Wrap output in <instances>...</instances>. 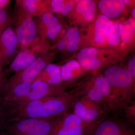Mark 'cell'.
<instances>
[{
	"mask_svg": "<svg viewBox=\"0 0 135 135\" xmlns=\"http://www.w3.org/2000/svg\"><path fill=\"white\" fill-rule=\"evenodd\" d=\"M77 95L74 90L49 96L22 105H13L12 118H44L63 116L72 109Z\"/></svg>",
	"mask_w": 135,
	"mask_h": 135,
	"instance_id": "obj_1",
	"label": "cell"
},
{
	"mask_svg": "<svg viewBox=\"0 0 135 135\" xmlns=\"http://www.w3.org/2000/svg\"><path fill=\"white\" fill-rule=\"evenodd\" d=\"M61 116L44 118H12L6 126V134L50 135Z\"/></svg>",
	"mask_w": 135,
	"mask_h": 135,
	"instance_id": "obj_2",
	"label": "cell"
},
{
	"mask_svg": "<svg viewBox=\"0 0 135 135\" xmlns=\"http://www.w3.org/2000/svg\"><path fill=\"white\" fill-rule=\"evenodd\" d=\"M99 122H88L69 112L60 117L50 135H91Z\"/></svg>",
	"mask_w": 135,
	"mask_h": 135,
	"instance_id": "obj_3",
	"label": "cell"
},
{
	"mask_svg": "<svg viewBox=\"0 0 135 135\" xmlns=\"http://www.w3.org/2000/svg\"><path fill=\"white\" fill-rule=\"evenodd\" d=\"M73 113L83 120L89 122H95L104 118L108 110L101 103L92 101L83 96L77 97L74 102Z\"/></svg>",
	"mask_w": 135,
	"mask_h": 135,
	"instance_id": "obj_4",
	"label": "cell"
},
{
	"mask_svg": "<svg viewBox=\"0 0 135 135\" xmlns=\"http://www.w3.org/2000/svg\"><path fill=\"white\" fill-rule=\"evenodd\" d=\"M66 89L64 86L60 84H50L35 80L31 83V89L28 95L16 105H22L47 96L57 95L65 92Z\"/></svg>",
	"mask_w": 135,
	"mask_h": 135,
	"instance_id": "obj_5",
	"label": "cell"
},
{
	"mask_svg": "<svg viewBox=\"0 0 135 135\" xmlns=\"http://www.w3.org/2000/svg\"><path fill=\"white\" fill-rule=\"evenodd\" d=\"M91 135H135L134 129L120 120L102 119Z\"/></svg>",
	"mask_w": 135,
	"mask_h": 135,
	"instance_id": "obj_6",
	"label": "cell"
},
{
	"mask_svg": "<svg viewBox=\"0 0 135 135\" xmlns=\"http://www.w3.org/2000/svg\"><path fill=\"white\" fill-rule=\"evenodd\" d=\"M47 65L46 61L42 59H36L27 67L11 78L5 88L22 82L31 83Z\"/></svg>",
	"mask_w": 135,
	"mask_h": 135,
	"instance_id": "obj_7",
	"label": "cell"
},
{
	"mask_svg": "<svg viewBox=\"0 0 135 135\" xmlns=\"http://www.w3.org/2000/svg\"><path fill=\"white\" fill-rule=\"evenodd\" d=\"M16 35L12 29L7 27L0 37V70L7 63L17 45Z\"/></svg>",
	"mask_w": 135,
	"mask_h": 135,
	"instance_id": "obj_8",
	"label": "cell"
},
{
	"mask_svg": "<svg viewBox=\"0 0 135 135\" xmlns=\"http://www.w3.org/2000/svg\"><path fill=\"white\" fill-rule=\"evenodd\" d=\"M31 89V83L22 82L5 88L3 99L9 105H16L25 99Z\"/></svg>",
	"mask_w": 135,
	"mask_h": 135,
	"instance_id": "obj_9",
	"label": "cell"
},
{
	"mask_svg": "<svg viewBox=\"0 0 135 135\" xmlns=\"http://www.w3.org/2000/svg\"><path fill=\"white\" fill-rule=\"evenodd\" d=\"M16 35L18 42L22 45H26L35 40L36 30L32 18H26L18 27Z\"/></svg>",
	"mask_w": 135,
	"mask_h": 135,
	"instance_id": "obj_10",
	"label": "cell"
},
{
	"mask_svg": "<svg viewBox=\"0 0 135 135\" xmlns=\"http://www.w3.org/2000/svg\"><path fill=\"white\" fill-rule=\"evenodd\" d=\"M98 51L94 47H88L78 53L77 58L80 65L87 70H96L102 64L101 60L97 58Z\"/></svg>",
	"mask_w": 135,
	"mask_h": 135,
	"instance_id": "obj_11",
	"label": "cell"
},
{
	"mask_svg": "<svg viewBox=\"0 0 135 135\" xmlns=\"http://www.w3.org/2000/svg\"><path fill=\"white\" fill-rule=\"evenodd\" d=\"M125 7L122 0H102L100 1L98 7L103 15L108 18H113L121 14Z\"/></svg>",
	"mask_w": 135,
	"mask_h": 135,
	"instance_id": "obj_12",
	"label": "cell"
},
{
	"mask_svg": "<svg viewBox=\"0 0 135 135\" xmlns=\"http://www.w3.org/2000/svg\"><path fill=\"white\" fill-rule=\"evenodd\" d=\"M60 69L58 66L49 64L39 73L34 80H39L51 84H60L62 81Z\"/></svg>",
	"mask_w": 135,
	"mask_h": 135,
	"instance_id": "obj_13",
	"label": "cell"
},
{
	"mask_svg": "<svg viewBox=\"0 0 135 135\" xmlns=\"http://www.w3.org/2000/svg\"><path fill=\"white\" fill-rule=\"evenodd\" d=\"M94 86L103 97L108 110H116L113 97L109 83L103 76H97L93 80Z\"/></svg>",
	"mask_w": 135,
	"mask_h": 135,
	"instance_id": "obj_14",
	"label": "cell"
},
{
	"mask_svg": "<svg viewBox=\"0 0 135 135\" xmlns=\"http://www.w3.org/2000/svg\"><path fill=\"white\" fill-rule=\"evenodd\" d=\"M113 22L107 17L102 15L97 20L95 24V40L97 43H103L108 38Z\"/></svg>",
	"mask_w": 135,
	"mask_h": 135,
	"instance_id": "obj_15",
	"label": "cell"
},
{
	"mask_svg": "<svg viewBox=\"0 0 135 135\" xmlns=\"http://www.w3.org/2000/svg\"><path fill=\"white\" fill-rule=\"evenodd\" d=\"M80 39L79 31L75 27H71L68 30L62 40L59 44L58 49L62 50L66 47L68 51L74 52L77 48Z\"/></svg>",
	"mask_w": 135,
	"mask_h": 135,
	"instance_id": "obj_16",
	"label": "cell"
},
{
	"mask_svg": "<svg viewBox=\"0 0 135 135\" xmlns=\"http://www.w3.org/2000/svg\"><path fill=\"white\" fill-rule=\"evenodd\" d=\"M36 59V56L33 53L29 50L23 51L16 57L11 63L8 71H22Z\"/></svg>",
	"mask_w": 135,
	"mask_h": 135,
	"instance_id": "obj_17",
	"label": "cell"
},
{
	"mask_svg": "<svg viewBox=\"0 0 135 135\" xmlns=\"http://www.w3.org/2000/svg\"><path fill=\"white\" fill-rule=\"evenodd\" d=\"M76 11L81 14L87 22H90L93 19L95 14V4L90 0H82L78 3Z\"/></svg>",
	"mask_w": 135,
	"mask_h": 135,
	"instance_id": "obj_18",
	"label": "cell"
},
{
	"mask_svg": "<svg viewBox=\"0 0 135 135\" xmlns=\"http://www.w3.org/2000/svg\"><path fill=\"white\" fill-rule=\"evenodd\" d=\"M135 24V20L132 18L126 20L120 24V36L122 41L125 43H129L134 38Z\"/></svg>",
	"mask_w": 135,
	"mask_h": 135,
	"instance_id": "obj_19",
	"label": "cell"
},
{
	"mask_svg": "<svg viewBox=\"0 0 135 135\" xmlns=\"http://www.w3.org/2000/svg\"><path fill=\"white\" fill-rule=\"evenodd\" d=\"M80 65L77 61L71 60L62 66L60 69L62 81H68L74 77V71L80 67Z\"/></svg>",
	"mask_w": 135,
	"mask_h": 135,
	"instance_id": "obj_20",
	"label": "cell"
},
{
	"mask_svg": "<svg viewBox=\"0 0 135 135\" xmlns=\"http://www.w3.org/2000/svg\"><path fill=\"white\" fill-rule=\"evenodd\" d=\"M120 23L119 22L113 23L110 33L108 36V41L110 45H116L119 42L120 37Z\"/></svg>",
	"mask_w": 135,
	"mask_h": 135,
	"instance_id": "obj_21",
	"label": "cell"
},
{
	"mask_svg": "<svg viewBox=\"0 0 135 135\" xmlns=\"http://www.w3.org/2000/svg\"><path fill=\"white\" fill-rule=\"evenodd\" d=\"M23 5L30 14L37 15L38 13L39 7L41 4V1L36 0H25L23 1Z\"/></svg>",
	"mask_w": 135,
	"mask_h": 135,
	"instance_id": "obj_22",
	"label": "cell"
},
{
	"mask_svg": "<svg viewBox=\"0 0 135 135\" xmlns=\"http://www.w3.org/2000/svg\"><path fill=\"white\" fill-rule=\"evenodd\" d=\"M125 116L130 123L134 125L135 123V101H131L123 109Z\"/></svg>",
	"mask_w": 135,
	"mask_h": 135,
	"instance_id": "obj_23",
	"label": "cell"
},
{
	"mask_svg": "<svg viewBox=\"0 0 135 135\" xmlns=\"http://www.w3.org/2000/svg\"><path fill=\"white\" fill-rule=\"evenodd\" d=\"M42 20L43 23L47 27L58 22L57 18L53 14L49 12H46L43 14L42 17Z\"/></svg>",
	"mask_w": 135,
	"mask_h": 135,
	"instance_id": "obj_24",
	"label": "cell"
},
{
	"mask_svg": "<svg viewBox=\"0 0 135 135\" xmlns=\"http://www.w3.org/2000/svg\"><path fill=\"white\" fill-rule=\"evenodd\" d=\"M8 22V15L4 9H0V37L7 28Z\"/></svg>",
	"mask_w": 135,
	"mask_h": 135,
	"instance_id": "obj_25",
	"label": "cell"
},
{
	"mask_svg": "<svg viewBox=\"0 0 135 135\" xmlns=\"http://www.w3.org/2000/svg\"><path fill=\"white\" fill-rule=\"evenodd\" d=\"M62 26L59 23L54 24L47 27V33L50 38L53 40L55 38L57 34L60 31Z\"/></svg>",
	"mask_w": 135,
	"mask_h": 135,
	"instance_id": "obj_26",
	"label": "cell"
},
{
	"mask_svg": "<svg viewBox=\"0 0 135 135\" xmlns=\"http://www.w3.org/2000/svg\"><path fill=\"white\" fill-rule=\"evenodd\" d=\"M64 1L62 0H53L51 1V6L53 12L56 13H61L62 11Z\"/></svg>",
	"mask_w": 135,
	"mask_h": 135,
	"instance_id": "obj_27",
	"label": "cell"
},
{
	"mask_svg": "<svg viewBox=\"0 0 135 135\" xmlns=\"http://www.w3.org/2000/svg\"><path fill=\"white\" fill-rule=\"evenodd\" d=\"M128 71L129 72L133 80L135 77V56L133 57V58L129 61L128 65Z\"/></svg>",
	"mask_w": 135,
	"mask_h": 135,
	"instance_id": "obj_28",
	"label": "cell"
},
{
	"mask_svg": "<svg viewBox=\"0 0 135 135\" xmlns=\"http://www.w3.org/2000/svg\"><path fill=\"white\" fill-rule=\"evenodd\" d=\"M73 7V4L71 3L68 2L65 3L61 13L63 15H67L72 9Z\"/></svg>",
	"mask_w": 135,
	"mask_h": 135,
	"instance_id": "obj_29",
	"label": "cell"
},
{
	"mask_svg": "<svg viewBox=\"0 0 135 135\" xmlns=\"http://www.w3.org/2000/svg\"><path fill=\"white\" fill-rule=\"evenodd\" d=\"M10 1L8 0H0V9H4L9 4Z\"/></svg>",
	"mask_w": 135,
	"mask_h": 135,
	"instance_id": "obj_30",
	"label": "cell"
},
{
	"mask_svg": "<svg viewBox=\"0 0 135 135\" xmlns=\"http://www.w3.org/2000/svg\"><path fill=\"white\" fill-rule=\"evenodd\" d=\"M4 73L2 72L1 74L0 75V91L1 90L3 79V77H4Z\"/></svg>",
	"mask_w": 135,
	"mask_h": 135,
	"instance_id": "obj_31",
	"label": "cell"
},
{
	"mask_svg": "<svg viewBox=\"0 0 135 135\" xmlns=\"http://www.w3.org/2000/svg\"><path fill=\"white\" fill-rule=\"evenodd\" d=\"M123 3H125V4H126V5H128L129 3V1H128V0H124V1H123Z\"/></svg>",
	"mask_w": 135,
	"mask_h": 135,
	"instance_id": "obj_32",
	"label": "cell"
},
{
	"mask_svg": "<svg viewBox=\"0 0 135 135\" xmlns=\"http://www.w3.org/2000/svg\"><path fill=\"white\" fill-rule=\"evenodd\" d=\"M132 16L133 17V18H135V9H134L133 11V12H132Z\"/></svg>",
	"mask_w": 135,
	"mask_h": 135,
	"instance_id": "obj_33",
	"label": "cell"
},
{
	"mask_svg": "<svg viewBox=\"0 0 135 135\" xmlns=\"http://www.w3.org/2000/svg\"><path fill=\"white\" fill-rule=\"evenodd\" d=\"M2 117V112H1V110H0V122H1V118Z\"/></svg>",
	"mask_w": 135,
	"mask_h": 135,
	"instance_id": "obj_34",
	"label": "cell"
},
{
	"mask_svg": "<svg viewBox=\"0 0 135 135\" xmlns=\"http://www.w3.org/2000/svg\"><path fill=\"white\" fill-rule=\"evenodd\" d=\"M2 73V70H0V75Z\"/></svg>",
	"mask_w": 135,
	"mask_h": 135,
	"instance_id": "obj_35",
	"label": "cell"
},
{
	"mask_svg": "<svg viewBox=\"0 0 135 135\" xmlns=\"http://www.w3.org/2000/svg\"><path fill=\"white\" fill-rule=\"evenodd\" d=\"M7 135V134H5V135Z\"/></svg>",
	"mask_w": 135,
	"mask_h": 135,
	"instance_id": "obj_36",
	"label": "cell"
}]
</instances>
